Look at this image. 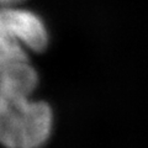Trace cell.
Instances as JSON below:
<instances>
[{
	"mask_svg": "<svg viewBox=\"0 0 148 148\" xmlns=\"http://www.w3.org/2000/svg\"><path fill=\"white\" fill-rule=\"evenodd\" d=\"M48 103L34 98L0 106V145L5 148H42L53 131Z\"/></svg>",
	"mask_w": 148,
	"mask_h": 148,
	"instance_id": "1",
	"label": "cell"
},
{
	"mask_svg": "<svg viewBox=\"0 0 148 148\" xmlns=\"http://www.w3.org/2000/svg\"><path fill=\"white\" fill-rule=\"evenodd\" d=\"M0 31L30 53L43 52L49 43V32L43 18L21 5L0 6Z\"/></svg>",
	"mask_w": 148,
	"mask_h": 148,
	"instance_id": "2",
	"label": "cell"
},
{
	"mask_svg": "<svg viewBox=\"0 0 148 148\" xmlns=\"http://www.w3.org/2000/svg\"><path fill=\"white\" fill-rule=\"evenodd\" d=\"M38 82L31 61L0 64V106L32 98Z\"/></svg>",
	"mask_w": 148,
	"mask_h": 148,
	"instance_id": "3",
	"label": "cell"
},
{
	"mask_svg": "<svg viewBox=\"0 0 148 148\" xmlns=\"http://www.w3.org/2000/svg\"><path fill=\"white\" fill-rule=\"evenodd\" d=\"M30 52L0 31V64L29 62Z\"/></svg>",
	"mask_w": 148,
	"mask_h": 148,
	"instance_id": "4",
	"label": "cell"
},
{
	"mask_svg": "<svg viewBox=\"0 0 148 148\" xmlns=\"http://www.w3.org/2000/svg\"><path fill=\"white\" fill-rule=\"evenodd\" d=\"M25 0H0V6H14L21 5Z\"/></svg>",
	"mask_w": 148,
	"mask_h": 148,
	"instance_id": "5",
	"label": "cell"
}]
</instances>
